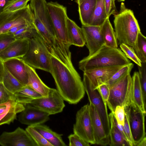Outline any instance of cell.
I'll use <instances>...</instances> for the list:
<instances>
[{
    "label": "cell",
    "mask_w": 146,
    "mask_h": 146,
    "mask_svg": "<svg viewBox=\"0 0 146 146\" xmlns=\"http://www.w3.org/2000/svg\"><path fill=\"white\" fill-rule=\"evenodd\" d=\"M51 71L57 90L64 100L76 104L84 97L85 90L81 78L73 66L66 65L51 56Z\"/></svg>",
    "instance_id": "1"
},
{
    "label": "cell",
    "mask_w": 146,
    "mask_h": 146,
    "mask_svg": "<svg viewBox=\"0 0 146 146\" xmlns=\"http://www.w3.org/2000/svg\"><path fill=\"white\" fill-rule=\"evenodd\" d=\"M131 62L120 48L104 45L93 54L80 60L79 67L84 72L95 68L123 66Z\"/></svg>",
    "instance_id": "2"
},
{
    "label": "cell",
    "mask_w": 146,
    "mask_h": 146,
    "mask_svg": "<svg viewBox=\"0 0 146 146\" xmlns=\"http://www.w3.org/2000/svg\"><path fill=\"white\" fill-rule=\"evenodd\" d=\"M113 23L118 44L123 43L133 48L141 32L133 11L126 8L122 3L119 12L114 15Z\"/></svg>",
    "instance_id": "3"
},
{
    "label": "cell",
    "mask_w": 146,
    "mask_h": 146,
    "mask_svg": "<svg viewBox=\"0 0 146 146\" xmlns=\"http://www.w3.org/2000/svg\"><path fill=\"white\" fill-rule=\"evenodd\" d=\"M51 56L37 31L34 36L29 39L28 50L21 59L34 69L50 73Z\"/></svg>",
    "instance_id": "4"
},
{
    "label": "cell",
    "mask_w": 146,
    "mask_h": 146,
    "mask_svg": "<svg viewBox=\"0 0 146 146\" xmlns=\"http://www.w3.org/2000/svg\"><path fill=\"white\" fill-rule=\"evenodd\" d=\"M110 94L107 104L111 112L114 113L116 107L124 108L134 103L133 100V83L132 77L128 74L110 87Z\"/></svg>",
    "instance_id": "5"
},
{
    "label": "cell",
    "mask_w": 146,
    "mask_h": 146,
    "mask_svg": "<svg viewBox=\"0 0 146 146\" xmlns=\"http://www.w3.org/2000/svg\"><path fill=\"white\" fill-rule=\"evenodd\" d=\"M25 24L35 25L29 4L18 10L0 14V34L6 33L15 27Z\"/></svg>",
    "instance_id": "6"
},
{
    "label": "cell",
    "mask_w": 146,
    "mask_h": 146,
    "mask_svg": "<svg viewBox=\"0 0 146 146\" xmlns=\"http://www.w3.org/2000/svg\"><path fill=\"white\" fill-rule=\"evenodd\" d=\"M74 133L91 144H95L92 119L88 104L78 110L73 127Z\"/></svg>",
    "instance_id": "7"
},
{
    "label": "cell",
    "mask_w": 146,
    "mask_h": 146,
    "mask_svg": "<svg viewBox=\"0 0 146 146\" xmlns=\"http://www.w3.org/2000/svg\"><path fill=\"white\" fill-rule=\"evenodd\" d=\"M47 6L55 30L60 38L65 44H68L66 20L67 8L57 2H47Z\"/></svg>",
    "instance_id": "8"
},
{
    "label": "cell",
    "mask_w": 146,
    "mask_h": 146,
    "mask_svg": "<svg viewBox=\"0 0 146 146\" xmlns=\"http://www.w3.org/2000/svg\"><path fill=\"white\" fill-rule=\"evenodd\" d=\"M64 101L56 89L50 88L47 97L33 99L29 104L50 115L62 111L65 106Z\"/></svg>",
    "instance_id": "9"
},
{
    "label": "cell",
    "mask_w": 146,
    "mask_h": 146,
    "mask_svg": "<svg viewBox=\"0 0 146 146\" xmlns=\"http://www.w3.org/2000/svg\"><path fill=\"white\" fill-rule=\"evenodd\" d=\"M90 103L95 108L103 125L105 133L110 140V124L107 103L104 102L97 89L92 90L86 83L83 82Z\"/></svg>",
    "instance_id": "10"
},
{
    "label": "cell",
    "mask_w": 146,
    "mask_h": 146,
    "mask_svg": "<svg viewBox=\"0 0 146 146\" xmlns=\"http://www.w3.org/2000/svg\"><path fill=\"white\" fill-rule=\"evenodd\" d=\"M129 116L131 133L135 146L146 137L145 121L146 113L142 112L134 104L129 107Z\"/></svg>",
    "instance_id": "11"
},
{
    "label": "cell",
    "mask_w": 146,
    "mask_h": 146,
    "mask_svg": "<svg viewBox=\"0 0 146 146\" xmlns=\"http://www.w3.org/2000/svg\"><path fill=\"white\" fill-rule=\"evenodd\" d=\"M123 66L97 68L86 71L84 72L82 82L88 84L92 90H95L100 85L106 83Z\"/></svg>",
    "instance_id": "12"
},
{
    "label": "cell",
    "mask_w": 146,
    "mask_h": 146,
    "mask_svg": "<svg viewBox=\"0 0 146 146\" xmlns=\"http://www.w3.org/2000/svg\"><path fill=\"white\" fill-rule=\"evenodd\" d=\"M2 146H37L26 130L19 127L12 132H3L0 135Z\"/></svg>",
    "instance_id": "13"
},
{
    "label": "cell",
    "mask_w": 146,
    "mask_h": 146,
    "mask_svg": "<svg viewBox=\"0 0 146 146\" xmlns=\"http://www.w3.org/2000/svg\"><path fill=\"white\" fill-rule=\"evenodd\" d=\"M19 113L18 120L22 124L32 126L42 124L49 119L50 115L30 104L24 105Z\"/></svg>",
    "instance_id": "14"
},
{
    "label": "cell",
    "mask_w": 146,
    "mask_h": 146,
    "mask_svg": "<svg viewBox=\"0 0 146 146\" xmlns=\"http://www.w3.org/2000/svg\"><path fill=\"white\" fill-rule=\"evenodd\" d=\"M81 28L84 36L86 46L88 50V55L93 54L105 45L100 26L82 25Z\"/></svg>",
    "instance_id": "15"
},
{
    "label": "cell",
    "mask_w": 146,
    "mask_h": 146,
    "mask_svg": "<svg viewBox=\"0 0 146 146\" xmlns=\"http://www.w3.org/2000/svg\"><path fill=\"white\" fill-rule=\"evenodd\" d=\"M24 108L23 105L14 100L0 104V126L13 122L16 119L17 114Z\"/></svg>",
    "instance_id": "16"
},
{
    "label": "cell",
    "mask_w": 146,
    "mask_h": 146,
    "mask_svg": "<svg viewBox=\"0 0 146 146\" xmlns=\"http://www.w3.org/2000/svg\"><path fill=\"white\" fill-rule=\"evenodd\" d=\"M28 39H17L0 53V59L3 61L12 58H22L26 54L29 46Z\"/></svg>",
    "instance_id": "17"
},
{
    "label": "cell",
    "mask_w": 146,
    "mask_h": 146,
    "mask_svg": "<svg viewBox=\"0 0 146 146\" xmlns=\"http://www.w3.org/2000/svg\"><path fill=\"white\" fill-rule=\"evenodd\" d=\"M4 65L9 72L23 85H27L28 75L25 62L21 58H12L3 61Z\"/></svg>",
    "instance_id": "18"
},
{
    "label": "cell",
    "mask_w": 146,
    "mask_h": 146,
    "mask_svg": "<svg viewBox=\"0 0 146 146\" xmlns=\"http://www.w3.org/2000/svg\"><path fill=\"white\" fill-rule=\"evenodd\" d=\"M89 110L92 119L95 144L106 146L109 145L101 121L94 106L90 103Z\"/></svg>",
    "instance_id": "19"
},
{
    "label": "cell",
    "mask_w": 146,
    "mask_h": 146,
    "mask_svg": "<svg viewBox=\"0 0 146 146\" xmlns=\"http://www.w3.org/2000/svg\"><path fill=\"white\" fill-rule=\"evenodd\" d=\"M66 24L69 44L79 47L84 46L86 41L82 28L68 17L66 19Z\"/></svg>",
    "instance_id": "20"
},
{
    "label": "cell",
    "mask_w": 146,
    "mask_h": 146,
    "mask_svg": "<svg viewBox=\"0 0 146 146\" xmlns=\"http://www.w3.org/2000/svg\"><path fill=\"white\" fill-rule=\"evenodd\" d=\"M25 64L28 75V82L27 85L39 93L42 97H47L50 88L42 81L35 69L25 63Z\"/></svg>",
    "instance_id": "21"
},
{
    "label": "cell",
    "mask_w": 146,
    "mask_h": 146,
    "mask_svg": "<svg viewBox=\"0 0 146 146\" xmlns=\"http://www.w3.org/2000/svg\"><path fill=\"white\" fill-rule=\"evenodd\" d=\"M32 126L52 146L67 145L62 138V135L53 131L47 126L41 124Z\"/></svg>",
    "instance_id": "22"
},
{
    "label": "cell",
    "mask_w": 146,
    "mask_h": 146,
    "mask_svg": "<svg viewBox=\"0 0 146 146\" xmlns=\"http://www.w3.org/2000/svg\"><path fill=\"white\" fill-rule=\"evenodd\" d=\"M96 0H84L78 5L80 19L82 25H88L96 7Z\"/></svg>",
    "instance_id": "23"
},
{
    "label": "cell",
    "mask_w": 146,
    "mask_h": 146,
    "mask_svg": "<svg viewBox=\"0 0 146 146\" xmlns=\"http://www.w3.org/2000/svg\"><path fill=\"white\" fill-rule=\"evenodd\" d=\"M109 18H107L100 26L101 34L105 45L112 48H117L118 47L117 41Z\"/></svg>",
    "instance_id": "24"
},
{
    "label": "cell",
    "mask_w": 146,
    "mask_h": 146,
    "mask_svg": "<svg viewBox=\"0 0 146 146\" xmlns=\"http://www.w3.org/2000/svg\"><path fill=\"white\" fill-rule=\"evenodd\" d=\"M132 78L133 83V102L142 112L146 113V104L143 100L138 72H135Z\"/></svg>",
    "instance_id": "25"
},
{
    "label": "cell",
    "mask_w": 146,
    "mask_h": 146,
    "mask_svg": "<svg viewBox=\"0 0 146 146\" xmlns=\"http://www.w3.org/2000/svg\"><path fill=\"white\" fill-rule=\"evenodd\" d=\"M14 96L17 102L24 105L30 104L33 99L42 97L39 93L27 85L24 86L14 94Z\"/></svg>",
    "instance_id": "26"
},
{
    "label": "cell",
    "mask_w": 146,
    "mask_h": 146,
    "mask_svg": "<svg viewBox=\"0 0 146 146\" xmlns=\"http://www.w3.org/2000/svg\"><path fill=\"white\" fill-rule=\"evenodd\" d=\"M2 82L5 88L13 94L25 86L12 75L4 65Z\"/></svg>",
    "instance_id": "27"
},
{
    "label": "cell",
    "mask_w": 146,
    "mask_h": 146,
    "mask_svg": "<svg viewBox=\"0 0 146 146\" xmlns=\"http://www.w3.org/2000/svg\"><path fill=\"white\" fill-rule=\"evenodd\" d=\"M107 18L105 0H96L95 10L88 25L100 26Z\"/></svg>",
    "instance_id": "28"
},
{
    "label": "cell",
    "mask_w": 146,
    "mask_h": 146,
    "mask_svg": "<svg viewBox=\"0 0 146 146\" xmlns=\"http://www.w3.org/2000/svg\"><path fill=\"white\" fill-rule=\"evenodd\" d=\"M110 143L111 146H130L125 138L118 128L110 121Z\"/></svg>",
    "instance_id": "29"
},
{
    "label": "cell",
    "mask_w": 146,
    "mask_h": 146,
    "mask_svg": "<svg viewBox=\"0 0 146 146\" xmlns=\"http://www.w3.org/2000/svg\"><path fill=\"white\" fill-rule=\"evenodd\" d=\"M133 49L141 62H146V38L141 32L138 35Z\"/></svg>",
    "instance_id": "30"
},
{
    "label": "cell",
    "mask_w": 146,
    "mask_h": 146,
    "mask_svg": "<svg viewBox=\"0 0 146 146\" xmlns=\"http://www.w3.org/2000/svg\"><path fill=\"white\" fill-rule=\"evenodd\" d=\"M133 66V64L131 62L123 66L115 72L105 83L108 84L110 87L124 76L130 74Z\"/></svg>",
    "instance_id": "31"
},
{
    "label": "cell",
    "mask_w": 146,
    "mask_h": 146,
    "mask_svg": "<svg viewBox=\"0 0 146 146\" xmlns=\"http://www.w3.org/2000/svg\"><path fill=\"white\" fill-rule=\"evenodd\" d=\"M25 130L36 143L37 146H52L32 126H28Z\"/></svg>",
    "instance_id": "32"
},
{
    "label": "cell",
    "mask_w": 146,
    "mask_h": 146,
    "mask_svg": "<svg viewBox=\"0 0 146 146\" xmlns=\"http://www.w3.org/2000/svg\"><path fill=\"white\" fill-rule=\"evenodd\" d=\"M30 0H11L3 7L1 13L15 11L25 7Z\"/></svg>",
    "instance_id": "33"
},
{
    "label": "cell",
    "mask_w": 146,
    "mask_h": 146,
    "mask_svg": "<svg viewBox=\"0 0 146 146\" xmlns=\"http://www.w3.org/2000/svg\"><path fill=\"white\" fill-rule=\"evenodd\" d=\"M120 49L127 58L133 61L137 66H141V62L137 56L132 48L123 43L120 44Z\"/></svg>",
    "instance_id": "34"
},
{
    "label": "cell",
    "mask_w": 146,
    "mask_h": 146,
    "mask_svg": "<svg viewBox=\"0 0 146 146\" xmlns=\"http://www.w3.org/2000/svg\"><path fill=\"white\" fill-rule=\"evenodd\" d=\"M138 72L144 103L146 104V62H141V66H137Z\"/></svg>",
    "instance_id": "35"
},
{
    "label": "cell",
    "mask_w": 146,
    "mask_h": 146,
    "mask_svg": "<svg viewBox=\"0 0 146 146\" xmlns=\"http://www.w3.org/2000/svg\"><path fill=\"white\" fill-rule=\"evenodd\" d=\"M129 107L124 108L125 116L123 127L127 140L130 146H134L135 144L132 137L129 123Z\"/></svg>",
    "instance_id": "36"
},
{
    "label": "cell",
    "mask_w": 146,
    "mask_h": 146,
    "mask_svg": "<svg viewBox=\"0 0 146 146\" xmlns=\"http://www.w3.org/2000/svg\"><path fill=\"white\" fill-rule=\"evenodd\" d=\"M16 40L13 35L7 33L0 34V53L5 49Z\"/></svg>",
    "instance_id": "37"
},
{
    "label": "cell",
    "mask_w": 146,
    "mask_h": 146,
    "mask_svg": "<svg viewBox=\"0 0 146 146\" xmlns=\"http://www.w3.org/2000/svg\"><path fill=\"white\" fill-rule=\"evenodd\" d=\"M70 146H89L90 143L86 141L79 136L74 133L68 136Z\"/></svg>",
    "instance_id": "38"
},
{
    "label": "cell",
    "mask_w": 146,
    "mask_h": 146,
    "mask_svg": "<svg viewBox=\"0 0 146 146\" xmlns=\"http://www.w3.org/2000/svg\"><path fill=\"white\" fill-rule=\"evenodd\" d=\"M11 100H15L14 94L9 92L2 82H0V104L5 103Z\"/></svg>",
    "instance_id": "39"
},
{
    "label": "cell",
    "mask_w": 146,
    "mask_h": 146,
    "mask_svg": "<svg viewBox=\"0 0 146 146\" xmlns=\"http://www.w3.org/2000/svg\"><path fill=\"white\" fill-rule=\"evenodd\" d=\"M115 0H105L106 12L107 17L118 13L115 3Z\"/></svg>",
    "instance_id": "40"
},
{
    "label": "cell",
    "mask_w": 146,
    "mask_h": 146,
    "mask_svg": "<svg viewBox=\"0 0 146 146\" xmlns=\"http://www.w3.org/2000/svg\"><path fill=\"white\" fill-rule=\"evenodd\" d=\"M98 91L104 101L107 103L110 94V87L106 83H102L96 88Z\"/></svg>",
    "instance_id": "41"
},
{
    "label": "cell",
    "mask_w": 146,
    "mask_h": 146,
    "mask_svg": "<svg viewBox=\"0 0 146 146\" xmlns=\"http://www.w3.org/2000/svg\"><path fill=\"white\" fill-rule=\"evenodd\" d=\"M113 113L117 123L123 126L125 116V109L123 107L119 106H117Z\"/></svg>",
    "instance_id": "42"
},
{
    "label": "cell",
    "mask_w": 146,
    "mask_h": 146,
    "mask_svg": "<svg viewBox=\"0 0 146 146\" xmlns=\"http://www.w3.org/2000/svg\"><path fill=\"white\" fill-rule=\"evenodd\" d=\"M4 68L3 61L0 59V82H2Z\"/></svg>",
    "instance_id": "43"
},
{
    "label": "cell",
    "mask_w": 146,
    "mask_h": 146,
    "mask_svg": "<svg viewBox=\"0 0 146 146\" xmlns=\"http://www.w3.org/2000/svg\"><path fill=\"white\" fill-rule=\"evenodd\" d=\"M11 0H0V14L7 3Z\"/></svg>",
    "instance_id": "44"
},
{
    "label": "cell",
    "mask_w": 146,
    "mask_h": 146,
    "mask_svg": "<svg viewBox=\"0 0 146 146\" xmlns=\"http://www.w3.org/2000/svg\"><path fill=\"white\" fill-rule=\"evenodd\" d=\"M137 146H146V137H144L137 145Z\"/></svg>",
    "instance_id": "45"
},
{
    "label": "cell",
    "mask_w": 146,
    "mask_h": 146,
    "mask_svg": "<svg viewBox=\"0 0 146 146\" xmlns=\"http://www.w3.org/2000/svg\"><path fill=\"white\" fill-rule=\"evenodd\" d=\"M76 2L78 5H80L84 0H76Z\"/></svg>",
    "instance_id": "46"
},
{
    "label": "cell",
    "mask_w": 146,
    "mask_h": 146,
    "mask_svg": "<svg viewBox=\"0 0 146 146\" xmlns=\"http://www.w3.org/2000/svg\"><path fill=\"white\" fill-rule=\"evenodd\" d=\"M119 2L124 1L125 0H117Z\"/></svg>",
    "instance_id": "47"
}]
</instances>
